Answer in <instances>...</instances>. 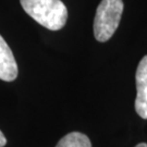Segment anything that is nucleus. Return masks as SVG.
<instances>
[{"mask_svg": "<svg viewBox=\"0 0 147 147\" xmlns=\"http://www.w3.org/2000/svg\"><path fill=\"white\" fill-rule=\"evenodd\" d=\"M32 19L50 31L61 30L68 20V10L61 0H20Z\"/></svg>", "mask_w": 147, "mask_h": 147, "instance_id": "1", "label": "nucleus"}, {"mask_svg": "<svg viewBox=\"0 0 147 147\" xmlns=\"http://www.w3.org/2000/svg\"><path fill=\"white\" fill-rule=\"evenodd\" d=\"M123 12L122 0H101L94 19V36L100 42L109 40L115 34Z\"/></svg>", "mask_w": 147, "mask_h": 147, "instance_id": "2", "label": "nucleus"}, {"mask_svg": "<svg viewBox=\"0 0 147 147\" xmlns=\"http://www.w3.org/2000/svg\"><path fill=\"white\" fill-rule=\"evenodd\" d=\"M135 110L142 119H147V56L141 60L136 70Z\"/></svg>", "mask_w": 147, "mask_h": 147, "instance_id": "3", "label": "nucleus"}, {"mask_svg": "<svg viewBox=\"0 0 147 147\" xmlns=\"http://www.w3.org/2000/svg\"><path fill=\"white\" fill-rule=\"evenodd\" d=\"M18 64L13 53L0 35V80L12 82L18 78Z\"/></svg>", "mask_w": 147, "mask_h": 147, "instance_id": "4", "label": "nucleus"}, {"mask_svg": "<svg viewBox=\"0 0 147 147\" xmlns=\"http://www.w3.org/2000/svg\"><path fill=\"white\" fill-rule=\"evenodd\" d=\"M56 147H92V143L83 133L71 132L63 136Z\"/></svg>", "mask_w": 147, "mask_h": 147, "instance_id": "5", "label": "nucleus"}, {"mask_svg": "<svg viewBox=\"0 0 147 147\" xmlns=\"http://www.w3.org/2000/svg\"><path fill=\"white\" fill-rule=\"evenodd\" d=\"M5 144H7V138L3 135V133L0 131V147L5 146Z\"/></svg>", "mask_w": 147, "mask_h": 147, "instance_id": "6", "label": "nucleus"}, {"mask_svg": "<svg viewBox=\"0 0 147 147\" xmlns=\"http://www.w3.org/2000/svg\"><path fill=\"white\" fill-rule=\"evenodd\" d=\"M135 147H147V144L146 143H141V144H137Z\"/></svg>", "mask_w": 147, "mask_h": 147, "instance_id": "7", "label": "nucleus"}]
</instances>
